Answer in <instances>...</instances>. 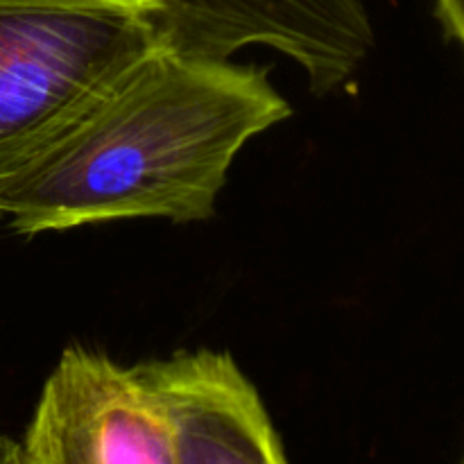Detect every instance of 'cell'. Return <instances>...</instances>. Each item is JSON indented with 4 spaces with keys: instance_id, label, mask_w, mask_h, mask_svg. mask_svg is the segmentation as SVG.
Returning <instances> with one entry per match:
<instances>
[{
    "instance_id": "cell-1",
    "label": "cell",
    "mask_w": 464,
    "mask_h": 464,
    "mask_svg": "<svg viewBox=\"0 0 464 464\" xmlns=\"http://www.w3.org/2000/svg\"><path fill=\"white\" fill-rule=\"evenodd\" d=\"M266 68L152 45L127 63L5 204L21 236L216 213L240 150L290 118Z\"/></svg>"
},
{
    "instance_id": "cell-2",
    "label": "cell",
    "mask_w": 464,
    "mask_h": 464,
    "mask_svg": "<svg viewBox=\"0 0 464 464\" xmlns=\"http://www.w3.org/2000/svg\"><path fill=\"white\" fill-rule=\"evenodd\" d=\"M23 464H284V442L229 353L121 365L68 347L41 390Z\"/></svg>"
},
{
    "instance_id": "cell-3",
    "label": "cell",
    "mask_w": 464,
    "mask_h": 464,
    "mask_svg": "<svg viewBox=\"0 0 464 464\" xmlns=\"http://www.w3.org/2000/svg\"><path fill=\"white\" fill-rule=\"evenodd\" d=\"M161 41L154 0H0V218L30 168Z\"/></svg>"
},
{
    "instance_id": "cell-4",
    "label": "cell",
    "mask_w": 464,
    "mask_h": 464,
    "mask_svg": "<svg viewBox=\"0 0 464 464\" xmlns=\"http://www.w3.org/2000/svg\"><path fill=\"white\" fill-rule=\"evenodd\" d=\"M170 45L231 57L263 45L302 68L317 95L352 80L374 48L362 0H154Z\"/></svg>"
},
{
    "instance_id": "cell-5",
    "label": "cell",
    "mask_w": 464,
    "mask_h": 464,
    "mask_svg": "<svg viewBox=\"0 0 464 464\" xmlns=\"http://www.w3.org/2000/svg\"><path fill=\"white\" fill-rule=\"evenodd\" d=\"M435 16L449 39L464 50V0H435Z\"/></svg>"
},
{
    "instance_id": "cell-6",
    "label": "cell",
    "mask_w": 464,
    "mask_h": 464,
    "mask_svg": "<svg viewBox=\"0 0 464 464\" xmlns=\"http://www.w3.org/2000/svg\"><path fill=\"white\" fill-rule=\"evenodd\" d=\"M0 464H23L21 442H14L0 433Z\"/></svg>"
}]
</instances>
